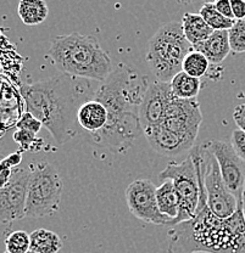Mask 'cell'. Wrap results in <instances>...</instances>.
<instances>
[{
  "label": "cell",
  "mask_w": 245,
  "mask_h": 253,
  "mask_svg": "<svg viewBox=\"0 0 245 253\" xmlns=\"http://www.w3.org/2000/svg\"><path fill=\"white\" fill-rule=\"evenodd\" d=\"M17 129L18 130H27L31 131V133H39V130L42 129V122L39 120H37L36 117L32 115V113L27 112L26 111L25 113H22L20 117V120L17 121Z\"/></svg>",
  "instance_id": "cell-26"
},
{
  "label": "cell",
  "mask_w": 245,
  "mask_h": 253,
  "mask_svg": "<svg viewBox=\"0 0 245 253\" xmlns=\"http://www.w3.org/2000/svg\"><path fill=\"white\" fill-rule=\"evenodd\" d=\"M147 141L150 147L161 156H180L187 151H192L196 147V139L180 135L171 131L162 125L147 128L144 130Z\"/></svg>",
  "instance_id": "cell-14"
},
{
  "label": "cell",
  "mask_w": 245,
  "mask_h": 253,
  "mask_svg": "<svg viewBox=\"0 0 245 253\" xmlns=\"http://www.w3.org/2000/svg\"><path fill=\"white\" fill-rule=\"evenodd\" d=\"M202 123V113L196 99L183 100L173 97L162 126L180 135L196 139Z\"/></svg>",
  "instance_id": "cell-12"
},
{
  "label": "cell",
  "mask_w": 245,
  "mask_h": 253,
  "mask_svg": "<svg viewBox=\"0 0 245 253\" xmlns=\"http://www.w3.org/2000/svg\"><path fill=\"white\" fill-rule=\"evenodd\" d=\"M199 14L213 31H229L236 23V20L225 17L218 12L215 7V2H205Z\"/></svg>",
  "instance_id": "cell-22"
},
{
  "label": "cell",
  "mask_w": 245,
  "mask_h": 253,
  "mask_svg": "<svg viewBox=\"0 0 245 253\" xmlns=\"http://www.w3.org/2000/svg\"><path fill=\"white\" fill-rule=\"evenodd\" d=\"M30 169L16 168L9 183L0 189V221L2 237L10 234L12 223L26 218Z\"/></svg>",
  "instance_id": "cell-9"
},
{
  "label": "cell",
  "mask_w": 245,
  "mask_h": 253,
  "mask_svg": "<svg viewBox=\"0 0 245 253\" xmlns=\"http://www.w3.org/2000/svg\"><path fill=\"white\" fill-rule=\"evenodd\" d=\"M193 253H210V252H205V251H196V252H193Z\"/></svg>",
  "instance_id": "cell-35"
},
{
  "label": "cell",
  "mask_w": 245,
  "mask_h": 253,
  "mask_svg": "<svg viewBox=\"0 0 245 253\" xmlns=\"http://www.w3.org/2000/svg\"><path fill=\"white\" fill-rule=\"evenodd\" d=\"M192 50L193 45L184 36L182 22L171 21L151 37L146 60L157 81L171 83L182 72L184 59Z\"/></svg>",
  "instance_id": "cell-5"
},
{
  "label": "cell",
  "mask_w": 245,
  "mask_h": 253,
  "mask_svg": "<svg viewBox=\"0 0 245 253\" xmlns=\"http://www.w3.org/2000/svg\"><path fill=\"white\" fill-rule=\"evenodd\" d=\"M161 181L172 180L180 197V213L171 225L193 219L200 201V183L196 166L191 155L182 162H170L159 174Z\"/></svg>",
  "instance_id": "cell-7"
},
{
  "label": "cell",
  "mask_w": 245,
  "mask_h": 253,
  "mask_svg": "<svg viewBox=\"0 0 245 253\" xmlns=\"http://www.w3.org/2000/svg\"><path fill=\"white\" fill-rule=\"evenodd\" d=\"M229 45L236 54L245 52V20L236 21L233 27L228 31Z\"/></svg>",
  "instance_id": "cell-25"
},
{
  "label": "cell",
  "mask_w": 245,
  "mask_h": 253,
  "mask_svg": "<svg viewBox=\"0 0 245 253\" xmlns=\"http://www.w3.org/2000/svg\"><path fill=\"white\" fill-rule=\"evenodd\" d=\"M199 149V163L206 191L207 206L218 218L227 219L238 211L239 202L223 181L220 166L212 152L202 142Z\"/></svg>",
  "instance_id": "cell-8"
},
{
  "label": "cell",
  "mask_w": 245,
  "mask_h": 253,
  "mask_svg": "<svg viewBox=\"0 0 245 253\" xmlns=\"http://www.w3.org/2000/svg\"><path fill=\"white\" fill-rule=\"evenodd\" d=\"M21 161H22V151L14 152V154L9 155V156L5 157L1 161V168H9V169L15 168L16 169V167L20 165Z\"/></svg>",
  "instance_id": "cell-29"
},
{
  "label": "cell",
  "mask_w": 245,
  "mask_h": 253,
  "mask_svg": "<svg viewBox=\"0 0 245 253\" xmlns=\"http://www.w3.org/2000/svg\"><path fill=\"white\" fill-rule=\"evenodd\" d=\"M91 88L88 79L61 73L46 81L25 84L21 86V95L27 112L41 121L61 146L77 135L78 111L89 101V96H94Z\"/></svg>",
  "instance_id": "cell-2"
},
{
  "label": "cell",
  "mask_w": 245,
  "mask_h": 253,
  "mask_svg": "<svg viewBox=\"0 0 245 253\" xmlns=\"http://www.w3.org/2000/svg\"><path fill=\"white\" fill-rule=\"evenodd\" d=\"M61 249V239L54 231L37 229L31 233V251L37 253H57Z\"/></svg>",
  "instance_id": "cell-20"
},
{
  "label": "cell",
  "mask_w": 245,
  "mask_h": 253,
  "mask_svg": "<svg viewBox=\"0 0 245 253\" xmlns=\"http://www.w3.org/2000/svg\"><path fill=\"white\" fill-rule=\"evenodd\" d=\"M215 7L217 9V11L220 12V14H222L225 17L234 20L233 11H232L231 0H218V1L215 2Z\"/></svg>",
  "instance_id": "cell-32"
},
{
  "label": "cell",
  "mask_w": 245,
  "mask_h": 253,
  "mask_svg": "<svg viewBox=\"0 0 245 253\" xmlns=\"http://www.w3.org/2000/svg\"><path fill=\"white\" fill-rule=\"evenodd\" d=\"M149 82L126 65L118 66L102 82L93 99L101 102L109 113L107 125L92 138L96 144L114 154H125L143 133L139 109Z\"/></svg>",
  "instance_id": "cell-1"
},
{
  "label": "cell",
  "mask_w": 245,
  "mask_h": 253,
  "mask_svg": "<svg viewBox=\"0 0 245 253\" xmlns=\"http://www.w3.org/2000/svg\"><path fill=\"white\" fill-rule=\"evenodd\" d=\"M193 49L205 55L210 63L218 65L225 61L226 57L232 51L229 45L228 31H215L206 41L197 44Z\"/></svg>",
  "instance_id": "cell-16"
},
{
  "label": "cell",
  "mask_w": 245,
  "mask_h": 253,
  "mask_svg": "<svg viewBox=\"0 0 245 253\" xmlns=\"http://www.w3.org/2000/svg\"><path fill=\"white\" fill-rule=\"evenodd\" d=\"M204 144L217 160L226 186L242 206V195L245 186V162L237 155L231 142L209 140Z\"/></svg>",
  "instance_id": "cell-11"
},
{
  "label": "cell",
  "mask_w": 245,
  "mask_h": 253,
  "mask_svg": "<svg viewBox=\"0 0 245 253\" xmlns=\"http://www.w3.org/2000/svg\"><path fill=\"white\" fill-rule=\"evenodd\" d=\"M107 120L109 113L106 107L94 99L84 102L77 115L78 125L82 129L89 131L92 135L102 130L107 125Z\"/></svg>",
  "instance_id": "cell-15"
},
{
  "label": "cell",
  "mask_w": 245,
  "mask_h": 253,
  "mask_svg": "<svg viewBox=\"0 0 245 253\" xmlns=\"http://www.w3.org/2000/svg\"><path fill=\"white\" fill-rule=\"evenodd\" d=\"M28 253H37V252H33V251H30Z\"/></svg>",
  "instance_id": "cell-36"
},
{
  "label": "cell",
  "mask_w": 245,
  "mask_h": 253,
  "mask_svg": "<svg viewBox=\"0 0 245 253\" xmlns=\"http://www.w3.org/2000/svg\"><path fill=\"white\" fill-rule=\"evenodd\" d=\"M156 186L149 179H137L126 189V202L130 212L144 223L171 225L172 219L163 215L157 207Z\"/></svg>",
  "instance_id": "cell-10"
},
{
  "label": "cell",
  "mask_w": 245,
  "mask_h": 253,
  "mask_svg": "<svg viewBox=\"0 0 245 253\" xmlns=\"http://www.w3.org/2000/svg\"><path fill=\"white\" fill-rule=\"evenodd\" d=\"M231 144L237 155L245 162V131L242 129H234L232 131Z\"/></svg>",
  "instance_id": "cell-28"
},
{
  "label": "cell",
  "mask_w": 245,
  "mask_h": 253,
  "mask_svg": "<svg viewBox=\"0 0 245 253\" xmlns=\"http://www.w3.org/2000/svg\"><path fill=\"white\" fill-rule=\"evenodd\" d=\"M4 253H7V252H6V251H5V252H4Z\"/></svg>",
  "instance_id": "cell-37"
},
{
  "label": "cell",
  "mask_w": 245,
  "mask_h": 253,
  "mask_svg": "<svg viewBox=\"0 0 245 253\" xmlns=\"http://www.w3.org/2000/svg\"><path fill=\"white\" fill-rule=\"evenodd\" d=\"M30 181H28L27 205L26 218H43L52 215L60 210L61 204L62 184L61 176L49 162L33 163L28 167Z\"/></svg>",
  "instance_id": "cell-6"
},
{
  "label": "cell",
  "mask_w": 245,
  "mask_h": 253,
  "mask_svg": "<svg viewBox=\"0 0 245 253\" xmlns=\"http://www.w3.org/2000/svg\"><path fill=\"white\" fill-rule=\"evenodd\" d=\"M14 140L17 142L21 151H27V150L32 149L36 144H39L36 134L27 130H18V129L14 133Z\"/></svg>",
  "instance_id": "cell-27"
},
{
  "label": "cell",
  "mask_w": 245,
  "mask_h": 253,
  "mask_svg": "<svg viewBox=\"0 0 245 253\" xmlns=\"http://www.w3.org/2000/svg\"><path fill=\"white\" fill-rule=\"evenodd\" d=\"M196 166L200 183V201L193 219L172 226L168 230V253H245V219L239 206L238 211L227 219L218 218L207 206L206 191L199 163V149L189 154Z\"/></svg>",
  "instance_id": "cell-3"
},
{
  "label": "cell",
  "mask_w": 245,
  "mask_h": 253,
  "mask_svg": "<svg viewBox=\"0 0 245 253\" xmlns=\"http://www.w3.org/2000/svg\"><path fill=\"white\" fill-rule=\"evenodd\" d=\"M182 26L187 41L193 47L206 41L215 32L205 22L200 14H184L182 17Z\"/></svg>",
  "instance_id": "cell-17"
},
{
  "label": "cell",
  "mask_w": 245,
  "mask_h": 253,
  "mask_svg": "<svg viewBox=\"0 0 245 253\" xmlns=\"http://www.w3.org/2000/svg\"><path fill=\"white\" fill-rule=\"evenodd\" d=\"M171 89L176 97L183 100H194L200 93L201 89V81L199 78H194L187 75L186 72L178 73L171 81Z\"/></svg>",
  "instance_id": "cell-21"
},
{
  "label": "cell",
  "mask_w": 245,
  "mask_h": 253,
  "mask_svg": "<svg viewBox=\"0 0 245 253\" xmlns=\"http://www.w3.org/2000/svg\"><path fill=\"white\" fill-rule=\"evenodd\" d=\"M48 57L64 75L88 81L105 82L114 71L109 54L93 36L71 33L54 37Z\"/></svg>",
  "instance_id": "cell-4"
},
{
  "label": "cell",
  "mask_w": 245,
  "mask_h": 253,
  "mask_svg": "<svg viewBox=\"0 0 245 253\" xmlns=\"http://www.w3.org/2000/svg\"><path fill=\"white\" fill-rule=\"evenodd\" d=\"M209 66L210 61L206 59V56L193 49L184 59L182 71L186 72L187 75L192 76V77L200 79L206 75Z\"/></svg>",
  "instance_id": "cell-23"
},
{
  "label": "cell",
  "mask_w": 245,
  "mask_h": 253,
  "mask_svg": "<svg viewBox=\"0 0 245 253\" xmlns=\"http://www.w3.org/2000/svg\"><path fill=\"white\" fill-rule=\"evenodd\" d=\"M17 14L21 21L27 26H37L48 17V5L43 0H21L17 6Z\"/></svg>",
  "instance_id": "cell-19"
},
{
  "label": "cell",
  "mask_w": 245,
  "mask_h": 253,
  "mask_svg": "<svg viewBox=\"0 0 245 253\" xmlns=\"http://www.w3.org/2000/svg\"><path fill=\"white\" fill-rule=\"evenodd\" d=\"M156 201L157 207L163 215L172 221L177 218L180 213V197L172 180L162 181L161 185L156 189Z\"/></svg>",
  "instance_id": "cell-18"
},
{
  "label": "cell",
  "mask_w": 245,
  "mask_h": 253,
  "mask_svg": "<svg viewBox=\"0 0 245 253\" xmlns=\"http://www.w3.org/2000/svg\"><path fill=\"white\" fill-rule=\"evenodd\" d=\"M242 211H243V215L245 219V186L243 190V195H242Z\"/></svg>",
  "instance_id": "cell-34"
},
{
  "label": "cell",
  "mask_w": 245,
  "mask_h": 253,
  "mask_svg": "<svg viewBox=\"0 0 245 253\" xmlns=\"http://www.w3.org/2000/svg\"><path fill=\"white\" fill-rule=\"evenodd\" d=\"M173 97L175 95L170 83L156 81L149 84L139 109V120L143 133L147 128L162 125Z\"/></svg>",
  "instance_id": "cell-13"
},
{
  "label": "cell",
  "mask_w": 245,
  "mask_h": 253,
  "mask_svg": "<svg viewBox=\"0 0 245 253\" xmlns=\"http://www.w3.org/2000/svg\"><path fill=\"white\" fill-rule=\"evenodd\" d=\"M4 241L7 253H28L31 251V234L23 230L11 231Z\"/></svg>",
  "instance_id": "cell-24"
},
{
  "label": "cell",
  "mask_w": 245,
  "mask_h": 253,
  "mask_svg": "<svg viewBox=\"0 0 245 253\" xmlns=\"http://www.w3.org/2000/svg\"><path fill=\"white\" fill-rule=\"evenodd\" d=\"M233 120L236 125L238 126V129L245 131V102L238 105L233 111Z\"/></svg>",
  "instance_id": "cell-31"
},
{
  "label": "cell",
  "mask_w": 245,
  "mask_h": 253,
  "mask_svg": "<svg viewBox=\"0 0 245 253\" xmlns=\"http://www.w3.org/2000/svg\"><path fill=\"white\" fill-rule=\"evenodd\" d=\"M12 173H14V169H9V168H1V188L6 185L10 181V179L12 178Z\"/></svg>",
  "instance_id": "cell-33"
},
{
  "label": "cell",
  "mask_w": 245,
  "mask_h": 253,
  "mask_svg": "<svg viewBox=\"0 0 245 253\" xmlns=\"http://www.w3.org/2000/svg\"><path fill=\"white\" fill-rule=\"evenodd\" d=\"M234 20H245V0H231Z\"/></svg>",
  "instance_id": "cell-30"
}]
</instances>
